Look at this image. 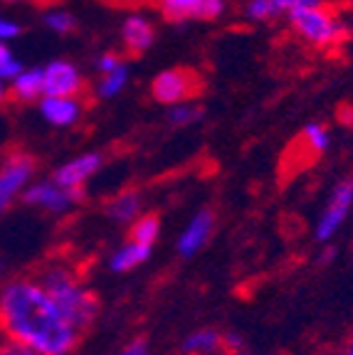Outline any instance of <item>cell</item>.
Returning <instances> with one entry per match:
<instances>
[{"mask_svg":"<svg viewBox=\"0 0 353 355\" xmlns=\"http://www.w3.org/2000/svg\"><path fill=\"white\" fill-rule=\"evenodd\" d=\"M0 328L42 355H72L82 338L38 277L0 284Z\"/></svg>","mask_w":353,"mask_h":355,"instance_id":"1","label":"cell"},{"mask_svg":"<svg viewBox=\"0 0 353 355\" xmlns=\"http://www.w3.org/2000/svg\"><path fill=\"white\" fill-rule=\"evenodd\" d=\"M38 282L47 288V294L55 299V304L62 309L77 331H87L92 323L99 318L101 304L92 288L82 282L79 272L69 261L52 259L38 272Z\"/></svg>","mask_w":353,"mask_h":355,"instance_id":"2","label":"cell"},{"mask_svg":"<svg viewBox=\"0 0 353 355\" xmlns=\"http://www.w3.org/2000/svg\"><path fill=\"white\" fill-rule=\"evenodd\" d=\"M287 17L292 22L294 33L314 47H336L351 37V28L336 15H331L324 6L292 10L287 12Z\"/></svg>","mask_w":353,"mask_h":355,"instance_id":"3","label":"cell"},{"mask_svg":"<svg viewBox=\"0 0 353 355\" xmlns=\"http://www.w3.org/2000/svg\"><path fill=\"white\" fill-rule=\"evenodd\" d=\"M35 175H38V161L25 150H15L3 158L0 163V217L22 198Z\"/></svg>","mask_w":353,"mask_h":355,"instance_id":"4","label":"cell"},{"mask_svg":"<svg viewBox=\"0 0 353 355\" xmlns=\"http://www.w3.org/2000/svg\"><path fill=\"white\" fill-rule=\"evenodd\" d=\"M84 200V190H72L60 185L52 178L33 180L22 193V202L47 215H67Z\"/></svg>","mask_w":353,"mask_h":355,"instance_id":"5","label":"cell"},{"mask_svg":"<svg viewBox=\"0 0 353 355\" xmlns=\"http://www.w3.org/2000/svg\"><path fill=\"white\" fill-rule=\"evenodd\" d=\"M203 92V79L190 67H171L163 69L151 82V96L163 106L190 101Z\"/></svg>","mask_w":353,"mask_h":355,"instance_id":"6","label":"cell"},{"mask_svg":"<svg viewBox=\"0 0 353 355\" xmlns=\"http://www.w3.org/2000/svg\"><path fill=\"white\" fill-rule=\"evenodd\" d=\"M351 210H353V178H343V180H338L334 185L331 195H329L324 210H321L319 220H316V227H314L316 242L319 244L334 242V237L346 225Z\"/></svg>","mask_w":353,"mask_h":355,"instance_id":"7","label":"cell"},{"mask_svg":"<svg viewBox=\"0 0 353 355\" xmlns=\"http://www.w3.org/2000/svg\"><path fill=\"white\" fill-rule=\"evenodd\" d=\"M84 92V74L74 62L52 60L42 67V94L79 96Z\"/></svg>","mask_w":353,"mask_h":355,"instance_id":"8","label":"cell"},{"mask_svg":"<svg viewBox=\"0 0 353 355\" xmlns=\"http://www.w3.org/2000/svg\"><path fill=\"white\" fill-rule=\"evenodd\" d=\"M217 227V217L210 207H203V210L195 212L188 225L183 227V232L178 234L176 239V252L183 257V259H193L200 250L208 247V242L213 239Z\"/></svg>","mask_w":353,"mask_h":355,"instance_id":"9","label":"cell"},{"mask_svg":"<svg viewBox=\"0 0 353 355\" xmlns=\"http://www.w3.org/2000/svg\"><path fill=\"white\" fill-rule=\"evenodd\" d=\"M101 166H104V153L101 150H87V153H79L62 166H57L50 178L65 185V188L84 190V185L101 171Z\"/></svg>","mask_w":353,"mask_h":355,"instance_id":"10","label":"cell"},{"mask_svg":"<svg viewBox=\"0 0 353 355\" xmlns=\"http://www.w3.org/2000/svg\"><path fill=\"white\" fill-rule=\"evenodd\" d=\"M161 15L171 22L217 20L225 12V0H156Z\"/></svg>","mask_w":353,"mask_h":355,"instance_id":"11","label":"cell"},{"mask_svg":"<svg viewBox=\"0 0 353 355\" xmlns=\"http://www.w3.org/2000/svg\"><path fill=\"white\" fill-rule=\"evenodd\" d=\"M38 111L44 119V123H50L55 128H72L82 121L84 106L79 96H47L42 94L38 99Z\"/></svg>","mask_w":353,"mask_h":355,"instance_id":"12","label":"cell"},{"mask_svg":"<svg viewBox=\"0 0 353 355\" xmlns=\"http://www.w3.org/2000/svg\"><path fill=\"white\" fill-rule=\"evenodd\" d=\"M122 40L131 55H144L154 47L156 28L146 15H129L122 22Z\"/></svg>","mask_w":353,"mask_h":355,"instance_id":"13","label":"cell"},{"mask_svg":"<svg viewBox=\"0 0 353 355\" xmlns=\"http://www.w3.org/2000/svg\"><path fill=\"white\" fill-rule=\"evenodd\" d=\"M151 254H154V247L126 239L122 247H116L109 254L106 266H109V272H114V274H129V272H133V269H138V266H144L146 261L151 259Z\"/></svg>","mask_w":353,"mask_h":355,"instance_id":"14","label":"cell"},{"mask_svg":"<svg viewBox=\"0 0 353 355\" xmlns=\"http://www.w3.org/2000/svg\"><path fill=\"white\" fill-rule=\"evenodd\" d=\"M104 212L116 225H131V222L144 212V195L138 193L136 188L122 190V193H116L114 198L106 202Z\"/></svg>","mask_w":353,"mask_h":355,"instance_id":"15","label":"cell"},{"mask_svg":"<svg viewBox=\"0 0 353 355\" xmlns=\"http://www.w3.org/2000/svg\"><path fill=\"white\" fill-rule=\"evenodd\" d=\"M183 355H225L222 345V331L217 328H198L188 333L181 343Z\"/></svg>","mask_w":353,"mask_h":355,"instance_id":"16","label":"cell"},{"mask_svg":"<svg viewBox=\"0 0 353 355\" xmlns=\"http://www.w3.org/2000/svg\"><path fill=\"white\" fill-rule=\"evenodd\" d=\"M297 148L302 150L306 158H311V161L321 158L326 150L331 148V131H329V126L321 121L306 123V126L302 128V133L297 136Z\"/></svg>","mask_w":353,"mask_h":355,"instance_id":"17","label":"cell"},{"mask_svg":"<svg viewBox=\"0 0 353 355\" xmlns=\"http://www.w3.org/2000/svg\"><path fill=\"white\" fill-rule=\"evenodd\" d=\"M10 96L15 101H38L42 96V69L40 67H22L20 72L8 82Z\"/></svg>","mask_w":353,"mask_h":355,"instance_id":"18","label":"cell"},{"mask_svg":"<svg viewBox=\"0 0 353 355\" xmlns=\"http://www.w3.org/2000/svg\"><path fill=\"white\" fill-rule=\"evenodd\" d=\"M161 237V217L154 215V212H141L136 220L131 222V230H129V239L141 244H149V247H156Z\"/></svg>","mask_w":353,"mask_h":355,"instance_id":"19","label":"cell"},{"mask_svg":"<svg viewBox=\"0 0 353 355\" xmlns=\"http://www.w3.org/2000/svg\"><path fill=\"white\" fill-rule=\"evenodd\" d=\"M129 79H131V69H129L126 62H122L116 69L101 74L99 84H97V96H99V99H106V101L114 99V96H119L124 89H126Z\"/></svg>","mask_w":353,"mask_h":355,"instance_id":"20","label":"cell"},{"mask_svg":"<svg viewBox=\"0 0 353 355\" xmlns=\"http://www.w3.org/2000/svg\"><path fill=\"white\" fill-rule=\"evenodd\" d=\"M203 116H205L203 104H193V101H181V104L168 106V114H166L168 123L176 128L193 126V123H198Z\"/></svg>","mask_w":353,"mask_h":355,"instance_id":"21","label":"cell"},{"mask_svg":"<svg viewBox=\"0 0 353 355\" xmlns=\"http://www.w3.org/2000/svg\"><path fill=\"white\" fill-rule=\"evenodd\" d=\"M42 22H44V28L55 35H69L77 30V17L69 10H65V8H52V10H47L42 15Z\"/></svg>","mask_w":353,"mask_h":355,"instance_id":"22","label":"cell"},{"mask_svg":"<svg viewBox=\"0 0 353 355\" xmlns=\"http://www.w3.org/2000/svg\"><path fill=\"white\" fill-rule=\"evenodd\" d=\"M22 67H25V64H22L20 57L13 52L10 42H0V79L10 82V79L20 72Z\"/></svg>","mask_w":353,"mask_h":355,"instance_id":"23","label":"cell"},{"mask_svg":"<svg viewBox=\"0 0 353 355\" xmlns=\"http://www.w3.org/2000/svg\"><path fill=\"white\" fill-rule=\"evenodd\" d=\"M245 15L254 22H272L274 17H279V12H277L272 0H247L245 3Z\"/></svg>","mask_w":353,"mask_h":355,"instance_id":"24","label":"cell"},{"mask_svg":"<svg viewBox=\"0 0 353 355\" xmlns=\"http://www.w3.org/2000/svg\"><path fill=\"white\" fill-rule=\"evenodd\" d=\"M0 355H42V353H38V350L30 348V345L20 343L17 338H13L10 333H6L0 328Z\"/></svg>","mask_w":353,"mask_h":355,"instance_id":"25","label":"cell"},{"mask_svg":"<svg viewBox=\"0 0 353 355\" xmlns=\"http://www.w3.org/2000/svg\"><path fill=\"white\" fill-rule=\"evenodd\" d=\"M279 15H287L292 10H302V8H321L326 6L324 0H272Z\"/></svg>","mask_w":353,"mask_h":355,"instance_id":"26","label":"cell"},{"mask_svg":"<svg viewBox=\"0 0 353 355\" xmlns=\"http://www.w3.org/2000/svg\"><path fill=\"white\" fill-rule=\"evenodd\" d=\"M20 33H22L20 25L13 17L0 12V42H13L15 37H20Z\"/></svg>","mask_w":353,"mask_h":355,"instance_id":"27","label":"cell"},{"mask_svg":"<svg viewBox=\"0 0 353 355\" xmlns=\"http://www.w3.org/2000/svg\"><path fill=\"white\" fill-rule=\"evenodd\" d=\"M122 62L124 60L116 55V52H101V55L94 60V67H97V72H99V74H106V72H111V69H116Z\"/></svg>","mask_w":353,"mask_h":355,"instance_id":"28","label":"cell"},{"mask_svg":"<svg viewBox=\"0 0 353 355\" xmlns=\"http://www.w3.org/2000/svg\"><path fill=\"white\" fill-rule=\"evenodd\" d=\"M222 345H225V355L243 353V336L235 331H225L222 333Z\"/></svg>","mask_w":353,"mask_h":355,"instance_id":"29","label":"cell"},{"mask_svg":"<svg viewBox=\"0 0 353 355\" xmlns=\"http://www.w3.org/2000/svg\"><path fill=\"white\" fill-rule=\"evenodd\" d=\"M119 355H149V345H146L144 338H133L131 343H126Z\"/></svg>","mask_w":353,"mask_h":355,"instance_id":"30","label":"cell"},{"mask_svg":"<svg viewBox=\"0 0 353 355\" xmlns=\"http://www.w3.org/2000/svg\"><path fill=\"white\" fill-rule=\"evenodd\" d=\"M321 247H324V250H321V254H319V264H331L334 257L338 254V250H336V247H334L331 242H324V244H321Z\"/></svg>","mask_w":353,"mask_h":355,"instance_id":"31","label":"cell"},{"mask_svg":"<svg viewBox=\"0 0 353 355\" xmlns=\"http://www.w3.org/2000/svg\"><path fill=\"white\" fill-rule=\"evenodd\" d=\"M8 94H10V89H8V82H6V79H0V106L6 104Z\"/></svg>","mask_w":353,"mask_h":355,"instance_id":"32","label":"cell"},{"mask_svg":"<svg viewBox=\"0 0 353 355\" xmlns=\"http://www.w3.org/2000/svg\"><path fill=\"white\" fill-rule=\"evenodd\" d=\"M3 3H10V6H15V3H28V0H3Z\"/></svg>","mask_w":353,"mask_h":355,"instance_id":"33","label":"cell"},{"mask_svg":"<svg viewBox=\"0 0 353 355\" xmlns=\"http://www.w3.org/2000/svg\"><path fill=\"white\" fill-rule=\"evenodd\" d=\"M346 355H353V343L348 345V350H346Z\"/></svg>","mask_w":353,"mask_h":355,"instance_id":"34","label":"cell"},{"mask_svg":"<svg viewBox=\"0 0 353 355\" xmlns=\"http://www.w3.org/2000/svg\"><path fill=\"white\" fill-rule=\"evenodd\" d=\"M0 277H3V264H0Z\"/></svg>","mask_w":353,"mask_h":355,"instance_id":"35","label":"cell"},{"mask_svg":"<svg viewBox=\"0 0 353 355\" xmlns=\"http://www.w3.org/2000/svg\"><path fill=\"white\" fill-rule=\"evenodd\" d=\"M235 355H249V353H235Z\"/></svg>","mask_w":353,"mask_h":355,"instance_id":"36","label":"cell"},{"mask_svg":"<svg viewBox=\"0 0 353 355\" xmlns=\"http://www.w3.org/2000/svg\"><path fill=\"white\" fill-rule=\"evenodd\" d=\"M351 25H353V15H351Z\"/></svg>","mask_w":353,"mask_h":355,"instance_id":"37","label":"cell"}]
</instances>
